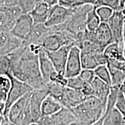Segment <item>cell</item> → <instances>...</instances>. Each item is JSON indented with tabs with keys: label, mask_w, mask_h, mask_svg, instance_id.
Instances as JSON below:
<instances>
[{
	"label": "cell",
	"mask_w": 125,
	"mask_h": 125,
	"mask_svg": "<svg viewBox=\"0 0 125 125\" xmlns=\"http://www.w3.org/2000/svg\"><path fill=\"white\" fill-rule=\"evenodd\" d=\"M40 48L24 42L20 48L8 54L10 61L11 76L28 84L34 89L46 88L48 84L40 71L38 54Z\"/></svg>",
	"instance_id": "cell-1"
},
{
	"label": "cell",
	"mask_w": 125,
	"mask_h": 125,
	"mask_svg": "<svg viewBox=\"0 0 125 125\" xmlns=\"http://www.w3.org/2000/svg\"><path fill=\"white\" fill-rule=\"evenodd\" d=\"M106 106L100 100L92 96L71 109L78 121L92 125L104 115Z\"/></svg>",
	"instance_id": "cell-2"
},
{
	"label": "cell",
	"mask_w": 125,
	"mask_h": 125,
	"mask_svg": "<svg viewBox=\"0 0 125 125\" xmlns=\"http://www.w3.org/2000/svg\"><path fill=\"white\" fill-rule=\"evenodd\" d=\"M119 89L120 88L118 87L111 86L106 106L105 116L103 125H125V118L115 107Z\"/></svg>",
	"instance_id": "cell-3"
},
{
	"label": "cell",
	"mask_w": 125,
	"mask_h": 125,
	"mask_svg": "<svg viewBox=\"0 0 125 125\" xmlns=\"http://www.w3.org/2000/svg\"><path fill=\"white\" fill-rule=\"evenodd\" d=\"M9 78L11 81V85L8 94L5 109L3 116L7 115L9 108L14 103L34 90L29 85L14 78L13 76H11Z\"/></svg>",
	"instance_id": "cell-4"
},
{
	"label": "cell",
	"mask_w": 125,
	"mask_h": 125,
	"mask_svg": "<svg viewBox=\"0 0 125 125\" xmlns=\"http://www.w3.org/2000/svg\"><path fill=\"white\" fill-rule=\"evenodd\" d=\"M85 40L93 41L99 46L103 51L108 45L114 42V39L108 24L106 22H101L97 29L94 31H86Z\"/></svg>",
	"instance_id": "cell-5"
},
{
	"label": "cell",
	"mask_w": 125,
	"mask_h": 125,
	"mask_svg": "<svg viewBox=\"0 0 125 125\" xmlns=\"http://www.w3.org/2000/svg\"><path fill=\"white\" fill-rule=\"evenodd\" d=\"M22 14V10L18 4L0 7V31L10 32L16 20Z\"/></svg>",
	"instance_id": "cell-6"
},
{
	"label": "cell",
	"mask_w": 125,
	"mask_h": 125,
	"mask_svg": "<svg viewBox=\"0 0 125 125\" xmlns=\"http://www.w3.org/2000/svg\"><path fill=\"white\" fill-rule=\"evenodd\" d=\"M125 14L121 10H114L111 18L107 21L109 29L113 35L114 41L123 48V33L124 30Z\"/></svg>",
	"instance_id": "cell-7"
},
{
	"label": "cell",
	"mask_w": 125,
	"mask_h": 125,
	"mask_svg": "<svg viewBox=\"0 0 125 125\" xmlns=\"http://www.w3.org/2000/svg\"><path fill=\"white\" fill-rule=\"evenodd\" d=\"M82 70L81 50L78 46L73 45L68 54L64 75L67 78L79 75Z\"/></svg>",
	"instance_id": "cell-8"
},
{
	"label": "cell",
	"mask_w": 125,
	"mask_h": 125,
	"mask_svg": "<svg viewBox=\"0 0 125 125\" xmlns=\"http://www.w3.org/2000/svg\"><path fill=\"white\" fill-rule=\"evenodd\" d=\"M49 94L48 87L34 89L30 93L29 105L33 122L37 123L41 117V107L43 100Z\"/></svg>",
	"instance_id": "cell-9"
},
{
	"label": "cell",
	"mask_w": 125,
	"mask_h": 125,
	"mask_svg": "<svg viewBox=\"0 0 125 125\" xmlns=\"http://www.w3.org/2000/svg\"><path fill=\"white\" fill-rule=\"evenodd\" d=\"M74 13V8H68L56 4L51 7L48 19L45 24L47 27L57 26L64 23Z\"/></svg>",
	"instance_id": "cell-10"
},
{
	"label": "cell",
	"mask_w": 125,
	"mask_h": 125,
	"mask_svg": "<svg viewBox=\"0 0 125 125\" xmlns=\"http://www.w3.org/2000/svg\"><path fill=\"white\" fill-rule=\"evenodd\" d=\"M86 98L81 90L65 86L62 94L56 100L62 107L71 109L85 101Z\"/></svg>",
	"instance_id": "cell-11"
},
{
	"label": "cell",
	"mask_w": 125,
	"mask_h": 125,
	"mask_svg": "<svg viewBox=\"0 0 125 125\" xmlns=\"http://www.w3.org/2000/svg\"><path fill=\"white\" fill-rule=\"evenodd\" d=\"M34 26L33 19L29 13H23L16 21L10 31L15 37L24 41L31 33Z\"/></svg>",
	"instance_id": "cell-12"
},
{
	"label": "cell",
	"mask_w": 125,
	"mask_h": 125,
	"mask_svg": "<svg viewBox=\"0 0 125 125\" xmlns=\"http://www.w3.org/2000/svg\"><path fill=\"white\" fill-rule=\"evenodd\" d=\"M23 43V40L15 37L10 32L0 31V56L11 53Z\"/></svg>",
	"instance_id": "cell-13"
},
{
	"label": "cell",
	"mask_w": 125,
	"mask_h": 125,
	"mask_svg": "<svg viewBox=\"0 0 125 125\" xmlns=\"http://www.w3.org/2000/svg\"><path fill=\"white\" fill-rule=\"evenodd\" d=\"M73 45H64L59 49L53 52H48V56L53 64L56 71L59 73L65 74V65L70 49Z\"/></svg>",
	"instance_id": "cell-14"
},
{
	"label": "cell",
	"mask_w": 125,
	"mask_h": 125,
	"mask_svg": "<svg viewBox=\"0 0 125 125\" xmlns=\"http://www.w3.org/2000/svg\"><path fill=\"white\" fill-rule=\"evenodd\" d=\"M52 27H47L44 23L34 24L31 33L24 42L27 45L40 48L45 37L52 32Z\"/></svg>",
	"instance_id": "cell-15"
},
{
	"label": "cell",
	"mask_w": 125,
	"mask_h": 125,
	"mask_svg": "<svg viewBox=\"0 0 125 125\" xmlns=\"http://www.w3.org/2000/svg\"><path fill=\"white\" fill-rule=\"evenodd\" d=\"M107 60L103 52L81 51L82 69L94 70L100 65L106 64Z\"/></svg>",
	"instance_id": "cell-16"
},
{
	"label": "cell",
	"mask_w": 125,
	"mask_h": 125,
	"mask_svg": "<svg viewBox=\"0 0 125 125\" xmlns=\"http://www.w3.org/2000/svg\"><path fill=\"white\" fill-rule=\"evenodd\" d=\"M39 65L42 76L47 83L49 82V77L52 73L56 71L48 56V52L42 47L38 49Z\"/></svg>",
	"instance_id": "cell-17"
},
{
	"label": "cell",
	"mask_w": 125,
	"mask_h": 125,
	"mask_svg": "<svg viewBox=\"0 0 125 125\" xmlns=\"http://www.w3.org/2000/svg\"><path fill=\"white\" fill-rule=\"evenodd\" d=\"M30 93L26 96H23L14 103L10 107L7 115H5L12 122L15 124L16 123L20 116L22 115L23 112L29 106Z\"/></svg>",
	"instance_id": "cell-18"
},
{
	"label": "cell",
	"mask_w": 125,
	"mask_h": 125,
	"mask_svg": "<svg viewBox=\"0 0 125 125\" xmlns=\"http://www.w3.org/2000/svg\"><path fill=\"white\" fill-rule=\"evenodd\" d=\"M90 84L93 89V96L96 97L104 104L107 105L111 86L96 76H95Z\"/></svg>",
	"instance_id": "cell-19"
},
{
	"label": "cell",
	"mask_w": 125,
	"mask_h": 125,
	"mask_svg": "<svg viewBox=\"0 0 125 125\" xmlns=\"http://www.w3.org/2000/svg\"><path fill=\"white\" fill-rule=\"evenodd\" d=\"M51 6L42 0H37L34 9L29 14L33 19L34 24L46 23L49 16Z\"/></svg>",
	"instance_id": "cell-20"
},
{
	"label": "cell",
	"mask_w": 125,
	"mask_h": 125,
	"mask_svg": "<svg viewBox=\"0 0 125 125\" xmlns=\"http://www.w3.org/2000/svg\"><path fill=\"white\" fill-rule=\"evenodd\" d=\"M50 116L53 125H67L77 120L71 109L64 107Z\"/></svg>",
	"instance_id": "cell-21"
},
{
	"label": "cell",
	"mask_w": 125,
	"mask_h": 125,
	"mask_svg": "<svg viewBox=\"0 0 125 125\" xmlns=\"http://www.w3.org/2000/svg\"><path fill=\"white\" fill-rule=\"evenodd\" d=\"M10 85L11 81L9 76H0V117L4 115Z\"/></svg>",
	"instance_id": "cell-22"
},
{
	"label": "cell",
	"mask_w": 125,
	"mask_h": 125,
	"mask_svg": "<svg viewBox=\"0 0 125 125\" xmlns=\"http://www.w3.org/2000/svg\"><path fill=\"white\" fill-rule=\"evenodd\" d=\"M103 53L107 60H112L121 62L125 61L123 48L115 42L108 45L104 50Z\"/></svg>",
	"instance_id": "cell-23"
},
{
	"label": "cell",
	"mask_w": 125,
	"mask_h": 125,
	"mask_svg": "<svg viewBox=\"0 0 125 125\" xmlns=\"http://www.w3.org/2000/svg\"><path fill=\"white\" fill-rule=\"evenodd\" d=\"M62 107V104L57 100L49 94L43 100L41 107L42 116L53 115Z\"/></svg>",
	"instance_id": "cell-24"
},
{
	"label": "cell",
	"mask_w": 125,
	"mask_h": 125,
	"mask_svg": "<svg viewBox=\"0 0 125 125\" xmlns=\"http://www.w3.org/2000/svg\"><path fill=\"white\" fill-rule=\"evenodd\" d=\"M96 6L94 5V7L87 12L86 15V26L87 30L90 32L96 30L101 23L100 19L96 12Z\"/></svg>",
	"instance_id": "cell-25"
},
{
	"label": "cell",
	"mask_w": 125,
	"mask_h": 125,
	"mask_svg": "<svg viewBox=\"0 0 125 125\" xmlns=\"http://www.w3.org/2000/svg\"><path fill=\"white\" fill-rule=\"evenodd\" d=\"M95 76L111 86V76L107 64L100 65L94 70Z\"/></svg>",
	"instance_id": "cell-26"
},
{
	"label": "cell",
	"mask_w": 125,
	"mask_h": 125,
	"mask_svg": "<svg viewBox=\"0 0 125 125\" xmlns=\"http://www.w3.org/2000/svg\"><path fill=\"white\" fill-rule=\"evenodd\" d=\"M111 76V86H121L125 80V72L115 68H108Z\"/></svg>",
	"instance_id": "cell-27"
},
{
	"label": "cell",
	"mask_w": 125,
	"mask_h": 125,
	"mask_svg": "<svg viewBox=\"0 0 125 125\" xmlns=\"http://www.w3.org/2000/svg\"><path fill=\"white\" fill-rule=\"evenodd\" d=\"M93 0H59V4L68 8H75L86 4L94 5Z\"/></svg>",
	"instance_id": "cell-28"
},
{
	"label": "cell",
	"mask_w": 125,
	"mask_h": 125,
	"mask_svg": "<svg viewBox=\"0 0 125 125\" xmlns=\"http://www.w3.org/2000/svg\"><path fill=\"white\" fill-rule=\"evenodd\" d=\"M11 76L10 61L8 55L0 56V76Z\"/></svg>",
	"instance_id": "cell-29"
},
{
	"label": "cell",
	"mask_w": 125,
	"mask_h": 125,
	"mask_svg": "<svg viewBox=\"0 0 125 125\" xmlns=\"http://www.w3.org/2000/svg\"><path fill=\"white\" fill-rule=\"evenodd\" d=\"M87 84L80 76L77 75L68 78L67 86L76 90H81L84 86Z\"/></svg>",
	"instance_id": "cell-30"
},
{
	"label": "cell",
	"mask_w": 125,
	"mask_h": 125,
	"mask_svg": "<svg viewBox=\"0 0 125 125\" xmlns=\"http://www.w3.org/2000/svg\"><path fill=\"white\" fill-rule=\"evenodd\" d=\"M94 5L97 8L105 6L111 8L114 10L123 9L121 7L120 0H96Z\"/></svg>",
	"instance_id": "cell-31"
},
{
	"label": "cell",
	"mask_w": 125,
	"mask_h": 125,
	"mask_svg": "<svg viewBox=\"0 0 125 125\" xmlns=\"http://www.w3.org/2000/svg\"><path fill=\"white\" fill-rule=\"evenodd\" d=\"M114 10L111 8L102 6L97 7L96 8V12L101 22H107L109 18H111Z\"/></svg>",
	"instance_id": "cell-32"
},
{
	"label": "cell",
	"mask_w": 125,
	"mask_h": 125,
	"mask_svg": "<svg viewBox=\"0 0 125 125\" xmlns=\"http://www.w3.org/2000/svg\"><path fill=\"white\" fill-rule=\"evenodd\" d=\"M49 82L58 84V85L63 86H67L68 78L65 77L64 74H60L55 71L52 73L50 76Z\"/></svg>",
	"instance_id": "cell-33"
},
{
	"label": "cell",
	"mask_w": 125,
	"mask_h": 125,
	"mask_svg": "<svg viewBox=\"0 0 125 125\" xmlns=\"http://www.w3.org/2000/svg\"><path fill=\"white\" fill-rule=\"evenodd\" d=\"M37 0H18L19 6L23 13H30L35 7Z\"/></svg>",
	"instance_id": "cell-34"
},
{
	"label": "cell",
	"mask_w": 125,
	"mask_h": 125,
	"mask_svg": "<svg viewBox=\"0 0 125 125\" xmlns=\"http://www.w3.org/2000/svg\"><path fill=\"white\" fill-rule=\"evenodd\" d=\"M115 107L120 112L125 119V97L121 90L118 92Z\"/></svg>",
	"instance_id": "cell-35"
},
{
	"label": "cell",
	"mask_w": 125,
	"mask_h": 125,
	"mask_svg": "<svg viewBox=\"0 0 125 125\" xmlns=\"http://www.w3.org/2000/svg\"><path fill=\"white\" fill-rule=\"evenodd\" d=\"M79 76L82 78L83 80L87 83H90L95 78V74L94 70L88 69H82Z\"/></svg>",
	"instance_id": "cell-36"
},
{
	"label": "cell",
	"mask_w": 125,
	"mask_h": 125,
	"mask_svg": "<svg viewBox=\"0 0 125 125\" xmlns=\"http://www.w3.org/2000/svg\"><path fill=\"white\" fill-rule=\"evenodd\" d=\"M81 91L83 93L86 97L87 98L89 97L93 96V89L90 85V84L87 83L84 86L83 88L81 90Z\"/></svg>",
	"instance_id": "cell-37"
},
{
	"label": "cell",
	"mask_w": 125,
	"mask_h": 125,
	"mask_svg": "<svg viewBox=\"0 0 125 125\" xmlns=\"http://www.w3.org/2000/svg\"><path fill=\"white\" fill-rule=\"evenodd\" d=\"M18 0H0V7L17 5Z\"/></svg>",
	"instance_id": "cell-38"
},
{
	"label": "cell",
	"mask_w": 125,
	"mask_h": 125,
	"mask_svg": "<svg viewBox=\"0 0 125 125\" xmlns=\"http://www.w3.org/2000/svg\"><path fill=\"white\" fill-rule=\"evenodd\" d=\"M0 125H16L15 123L12 122L8 118L7 116H2Z\"/></svg>",
	"instance_id": "cell-39"
},
{
	"label": "cell",
	"mask_w": 125,
	"mask_h": 125,
	"mask_svg": "<svg viewBox=\"0 0 125 125\" xmlns=\"http://www.w3.org/2000/svg\"><path fill=\"white\" fill-rule=\"evenodd\" d=\"M42 1L49 5L51 7H52L56 4H58L59 0H42Z\"/></svg>",
	"instance_id": "cell-40"
},
{
	"label": "cell",
	"mask_w": 125,
	"mask_h": 125,
	"mask_svg": "<svg viewBox=\"0 0 125 125\" xmlns=\"http://www.w3.org/2000/svg\"><path fill=\"white\" fill-rule=\"evenodd\" d=\"M105 112H104V115H103V116L95 122L94 123H93L92 125H103V123H104V118H105Z\"/></svg>",
	"instance_id": "cell-41"
},
{
	"label": "cell",
	"mask_w": 125,
	"mask_h": 125,
	"mask_svg": "<svg viewBox=\"0 0 125 125\" xmlns=\"http://www.w3.org/2000/svg\"><path fill=\"white\" fill-rule=\"evenodd\" d=\"M67 125H90L87 124V123H86L83 122H81V121H78V120H76V121L73 122H71V123H70V124H68Z\"/></svg>",
	"instance_id": "cell-42"
},
{
	"label": "cell",
	"mask_w": 125,
	"mask_h": 125,
	"mask_svg": "<svg viewBox=\"0 0 125 125\" xmlns=\"http://www.w3.org/2000/svg\"><path fill=\"white\" fill-rule=\"evenodd\" d=\"M123 53H124V54L125 56V21L124 30H123Z\"/></svg>",
	"instance_id": "cell-43"
},
{
	"label": "cell",
	"mask_w": 125,
	"mask_h": 125,
	"mask_svg": "<svg viewBox=\"0 0 125 125\" xmlns=\"http://www.w3.org/2000/svg\"><path fill=\"white\" fill-rule=\"evenodd\" d=\"M120 90L122 92V93H125V80L123 82L122 85H121V86L120 87Z\"/></svg>",
	"instance_id": "cell-44"
},
{
	"label": "cell",
	"mask_w": 125,
	"mask_h": 125,
	"mask_svg": "<svg viewBox=\"0 0 125 125\" xmlns=\"http://www.w3.org/2000/svg\"><path fill=\"white\" fill-rule=\"evenodd\" d=\"M120 2H121L122 8L123 9V7H124V5L125 3V0H120Z\"/></svg>",
	"instance_id": "cell-45"
},
{
	"label": "cell",
	"mask_w": 125,
	"mask_h": 125,
	"mask_svg": "<svg viewBox=\"0 0 125 125\" xmlns=\"http://www.w3.org/2000/svg\"><path fill=\"white\" fill-rule=\"evenodd\" d=\"M29 125H38V124L37 123H35V122H32L31 123V124H30Z\"/></svg>",
	"instance_id": "cell-46"
},
{
	"label": "cell",
	"mask_w": 125,
	"mask_h": 125,
	"mask_svg": "<svg viewBox=\"0 0 125 125\" xmlns=\"http://www.w3.org/2000/svg\"><path fill=\"white\" fill-rule=\"evenodd\" d=\"M2 116H1V117H0V123H1V119H2Z\"/></svg>",
	"instance_id": "cell-47"
},
{
	"label": "cell",
	"mask_w": 125,
	"mask_h": 125,
	"mask_svg": "<svg viewBox=\"0 0 125 125\" xmlns=\"http://www.w3.org/2000/svg\"><path fill=\"white\" fill-rule=\"evenodd\" d=\"M123 12H124L125 14V9H123Z\"/></svg>",
	"instance_id": "cell-48"
},
{
	"label": "cell",
	"mask_w": 125,
	"mask_h": 125,
	"mask_svg": "<svg viewBox=\"0 0 125 125\" xmlns=\"http://www.w3.org/2000/svg\"><path fill=\"white\" fill-rule=\"evenodd\" d=\"M123 9H125V5H124V7H123Z\"/></svg>",
	"instance_id": "cell-49"
},
{
	"label": "cell",
	"mask_w": 125,
	"mask_h": 125,
	"mask_svg": "<svg viewBox=\"0 0 125 125\" xmlns=\"http://www.w3.org/2000/svg\"><path fill=\"white\" fill-rule=\"evenodd\" d=\"M123 93V95H124V96H125V93Z\"/></svg>",
	"instance_id": "cell-50"
},
{
	"label": "cell",
	"mask_w": 125,
	"mask_h": 125,
	"mask_svg": "<svg viewBox=\"0 0 125 125\" xmlns=\"http://www.w3.org/2000/svg\"><path fill=\"white\" fill-rule=\"evenodd\" d=\"M93 1H95V2H96V0H93Z\"/></svg>",
	"instance_id": "cell-51"
}]
</instances>
